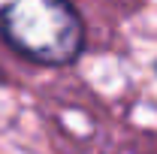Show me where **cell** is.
Segmentation results:
<instances>
[{"label": "cell", "instance_id": "obj_1", "mask_svg": "<svg viewBox=\"0 0 157 154\" xmlns=\"http://www.w3.org/2000/svg\"><path fill=\"white\" fill-rule=\"evenodd\" d=\"M0 37L36 67H70L85 55L88 27L73 0H9L0 6Z\"/></svg>", "mask_w": 157, "mask_h": 154}, {"label": "cell", "instance_id": "obj_2", "mask_svg": "<svg viewBox=\"0 0 157 154\" xmlns=\"http://www.w3.org/2000/svg\"><path fill=\"white\" fill-rule=\"evenodd\" d=\"M154 73H157V64H154Z\"/></svg>", "mask_w": 157, "mask_h": 154}, {"label": "cell", "instance_id": "obj_3", "mask_svg": "<svg viewBox=\"0 0 157 154\" xmlns=\"http://www.w3.org/2000/svg\"><path fill=\"white\" fill-rule=\"evenodd\" d=\"M0 82H3V76H0Z\"/></svg>", "mask_w": 157, "mask_h": 154}]
</instances>
